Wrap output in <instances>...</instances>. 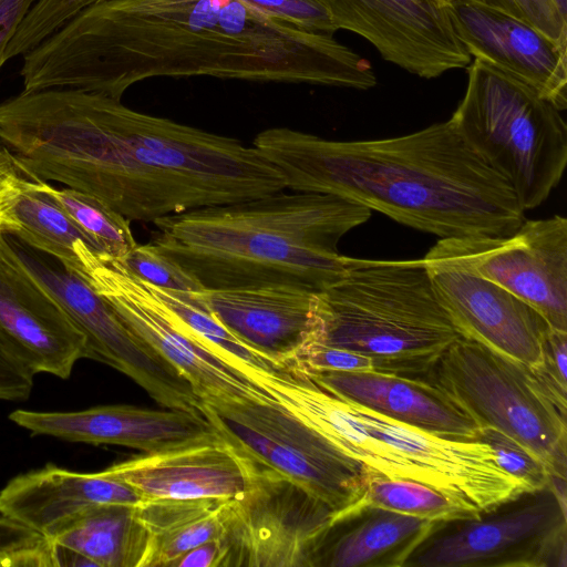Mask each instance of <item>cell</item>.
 Wrapping results in <instances>:
<instances>
[{"label":"cell","mask_w":567,"mask_h":567,"mask_svg":"<svg viewBox=\"0 0 567 567\" xmlns=\"http://www.w3.org/2000/svg\"><path fill=\"white\" fill-rule=\"evenodd\" d=\"M23 92L71 89L121 100L158 76H214L368 90V60L333 35L268 16L241 0H105L25 52Z\"/></svg>","instance_id":"obj_1"},{"label":"cell","mask_w":567,"mask_h":567,"mask_svg":"<svg viewBox=\"0 0 567 567\" xmlns=\"http://www.w3.org/2000/svg\"><path fill=\"white\" fill-rule=\"evenodd\" d=\"M254 146L287 188L337 196L440 238L508 236L525 220L511 186L451 118L367 141L272 127L257 134Z\"/></svg>","instance_id":"obj_2"},{"label":"cell","mask_w":567,"mask_h":567,"mask_svg":"<svg viewBox=\"0 0 567 567\" xmlns=\"http://www.w3.org/2000/svg\"><path fill=\"white\" fill-rule=\"evenodd\" d=\"M370 217V209L337 196L280 192L159 217L151 244L206 290L290 286L318 292L352 266L338 244Z\"/></svg>","instance_id":"obj_3"},{"label":"cell","mask_w":567,"mask_h":567,"mask_svg":"<svg viewBox=\"0 0 567 567\" xmlns=\"http://www.w3.org/2000/svg\"><path fill=\"white\" fill-rule=\"evenodd\" d=\"M111 102L81 90L22 91L0 103V143L42 179L87 193L130 221L186 212L136 161Z\"/></svg>","instance_id":"obj_4"},{"label":"cell","mask_w":567,"mask_h":567,"mask_svg":"<svg viewBox=\"0 0 567 567\" xmlns=\"http://www.w3.org/2000/svg\"><path fill=\"white\" fill-rule=\"evenodd\" d=\"M460 337L423 259L354 258L343 278L315 292L306 341L367 355L377 371L419 379Z\"/></svg>","instance_id":"obj_5"},{"label":"cell","mask_w":567,"mask_h":567,"mask_svg":"<svg viewBox=\"0 0 567 567\" xmlns=\"http://www.w3.org/2000/svg\"><path fill=\"white\" fill-rule=\"evenodd\" d=\"M560 112L529 85L474 59L451 121L525 212L543 204L565 172L567 125Z\"/></svg>","instance_id":"obj_6"},{"label":"cell","mask_w":567,"mask_h":567,"mask_svg":"<svg viewBox=\"0 0 567 567\" xmlns=\"http://www.w3.org/2000/svg\"><path fill=\"white\" fill-rule=\"evenodd\" d=\"M417 380L456 402L478 426L512 436L566 477L567 394L534 368L478 341L460 337Z\"/></svg>","instance_id":"obj_7"},{"label":"cell","mask_w":567,"mask_h":567,"mask_svg":"<svg viewBox=\"0 0 567 567\" xmlns=\"http://www.w3.org/2000/svg\"><path fill=\"white\" fill-rule=\"evenodd\" d=\"M111 110L136 161L187 210L287 189L284 175L255 146L134 111L114 97Z\"/></svg>","instance_id":"obj_8"},{"label":"cell","mask_w":567,"mask_h":567,"mask_svg":"<svg viewBox=\"0 0 567 567\" xmlns=\"http://www.w3.org/2000/svg\"><path fill=\"white\" fill-rule=\"evenodd\" d=\"M566 513L548 482L475 514L432 520L402 567H566Z\"/></svg>","instance_id":"obj_9"},{"label":"cell","mask_w":567,"mask_h":567,"mask_svg":"<svg viewBox=\"0 0 567 567\" xmlns=\"http://www.w3.org/2000/svg\"><path fill=\"white\" fill-rule=\"evenodd\" d=\"M0 260L58 303L85 338L87 359L124 373L167 409L200 414L202 400L189 382L136 337L81 274L3 231Z\"/></svg>","instance_id":"obj_10"},{"label":"cell","mask_w":567,"mask_h":567,"mask_svg":"<svg viewBox=\"0 0 567 567\" xmlns=\"http://www.w3.org/2000/svg\"><path fill=\"white\" fill-rule=\"evenodd\" d=\"M200 413L256 464L292 480L334 513L362 495L368 466L344 454L276 399L205 396Z\"/></svg>","instance_id":"obj_11"},{"label":"cell","mask_w":567,"mask_h":567,"mask_svg":"<svg viewBox=\"0 0 567 567\" xmlns=\"http://www.w3.org/2000/svg\"><path fill=\"white\" fill-rule=\"evenodd\" d=\"M74 250L81 274L111 306L122 322L171 363L199 399L224 396L268 401L272 396L235 362L198 337L118 259L78 241Z\"/></svg>","instance_id":"obj_12"},{"label":"cell","mask_w":567,"mask_h":567,"mask_svg":"<svg viewBox=\"0 0 567 567\" xmlns=\"http://www.w3.org/2000/svg\"><path fill=\"white\" fill-rule=\"evenodd\" d=\"M333 514L292 480L256 464L250 486L230 498L221 567H309Z\"/></svg>","instance_id":"obj_13"},{"label":"cell","mask_w":567,"mask_h":567,"mask_svg":"<svg viewBox=\"0 0 567 567\" xmlns=\"http://www.w3.org/2000/svg\"><path fill=\"white\" fill-rule=\"evenodd\" d=\"M429 252L455 260L567 331V218L524 220L503 237L441 238Z\"/></svg>","instance_id":"obj_14"},{"label":"cell","mask_w":567,"mask_h":567,"mask_svg":"<svg viewBox=\"0 0 567 567\" xmlns=\"http://www.w3.org/2000/svg\"><path fill=\"white\" fill-rule=\"evenodd\" d=\"M337 30L367 39L382 58L424 79L472 62L449 0H321Z\"/></svg>","instance_id":"obj_15"},{"label":"cell","mask_w":567,"mask_h":567,"mask_svg":"<svg viewBox=\"0 0 567 567\" xmlns=\"http://www.w3.org/2000/svg\"><path fill=\"white\" fill-rule=\"evenodd\" d=\"M423 260L436 297L461 337L530 368L542 364L550 326L539 312L455 260L429 251Z\"/></svg>","instance_id":"obj_16"},{"label":"cell","mask_w":567,"mask_h":567,"mask_svg":"<svg viewBox=\"0 0 567 567\" xmlns=\"http://www.w3.org/2000/svg\"><path fill=\"white\" fill-rule=\"evenodd\" d=\"M447 4L454 30L471 56L529 85L560 111L567 107V43L474 0Z\"/></svg>","instance_id":"obj_17"},{"label":"cell","mask_w":567,"mask_h":567,"mask_svg":"<svg viewBox=\"0 0 567 567\" xmlns=\"http://www.w3.org/2000/svg\"><path fill=\"white\" fill-rule=\"evenodd\" d=\"M9 419L35 435L74 443L122 445L145 454L175 449L215 432L202 414L132 405H103L74 412L16 410Z\"/></svg>","instance_id":"obj_18"},{"label":"cell","mask_w":567,"mask_h":567,"mask_svg":"<svg viewBox=\"0 0 567 567\" xmlns=\"http://www.w3.org/2000/svg\"><path fill=\"white\" fill-rule=\"evenodd\" d=\"M256 464L216 431L167 451L144 454L104 470L144 499L235 497L251 484Z\"/></svg>","instance_id":"obj_19"},{"label":"cell","mask_w":567,"mask_h":567,"mask_svg":"<svg viewBox=\"0 0 567 567\" xmlns=\"http://www.w3.org/2000/svg\"><path fill=\"white\" fill-rule=\"evenodd\" d=\"M0 343L32 373L68 379L86 342L58 303L0 260Z\"/></svg>","instance_id":"obj_20"},{"label":"cell","mask_w":567,"mask_h":567,"mask_svg":"<svg viewBox=\"0 0 567 567\" xmlns=\"http://www.w3.org/2000/svg\"><path fill=\"white\" fill-rule=\"evenodd\" d=\"M239 341L286 367L310 331L315 292L257 286L189 292Z\"/></svg>","instance_id":"obj_21"},{"label":"cell","mask_w":567,"mask_h":567,"mask_svg":"<svg viewBox=\"0 0 567 567\" xmlns=\"http://www.w3.org/2000/svg\"><path fill=\"white\" fill-rule=\"evenodd\" d=\"M305 375L333 395L441 436L473 441L480 429L447 394L423 380L377 370Z\"/></svg>","instance_id":"obj_22"},{"label":"cell","mask_w":567,"mask_h":567,"mask_svg":"<svg viewBox=\"0 0 567 567\" xmlns=\"http://www.w3.org/2000/svg\"><path fill=\"white\" fill-rule=\"evenodd\" d=\"M143 497L107 473H81L53 464L13 477L0 491V514L50 539L85 508L140 504Z\"/></svg>","instance_id":"obj_23"},{"label":"cell","mask_w":567,"mask_h":567,"mask_svg":"<svg viewBox=\"0 0 567 567\" xmlns=\"http://www.w3.org/2000/svg\"><path fill=\"white\" fill-rule=\"evenodd\" d=\"M431 523L357 501L332 515L309 567H402Z\"/></svg>","instance_id":"obj_24"},{"label":"cell","mask_w":567,"mask_h":567,"mask_svg":"<svg viewBox=\"0 0 567 567\" xmlns=\"http://www.w3.org/2000/svg\"><path fill=\"white\" fill-rule=\"evenodd\" d=\"M50 184L0 143V231L60 259L78 270L74 246L93 247L50 194ZM94 248V247H93Z\"/></svg>","instance_id":"obj_25"},{"label":"cell","mask_w":567,"mask_h":567,"mask_svg":"<svg viewBox=\"0 0 567 567\" xmlns=\"http://www.w3.org/2000/svg\"><path fill=\"white\" fill-rule=\"evenodd\" d=\"M231 497L154 498L137 505L147 544L141 567H171L192 548L220 538Z\"/></svg>","instance_id":"obj_26"},{"label":"cell","mask_w":567,"mask_h":567,"mask_svg":"<svg viewBox=\"0 0 567 567\" xmlns=\"http://www.w3.org/2000/svg\"><path fill=\"white\" fill-rule=\"evenodd\" d=\"M137 505L90 506L64 524L51 542L81 553L96 567H141L147 537Z\"/></svg>","instance_id":"obj_27"},{"label":"cell","mask_w":567,"mask_h":567,"mask_svg":"<svg viewBox=\"0 0 567 567\" xmlns=\"http://www.w3.org/2000/svg\"><path fill=\"white\" fill-rule=\"evenodd\" d=\"M49 190L96 250L121 260L137 244L130 220L101 199L68 186Z\"/></svg>","instance_id":"obj_28"},{"label":"cell","mask_w":567,"mask_h":567,"mask_svg":"<svg viewBox=\"0 0 567 567\" xmlns=\"http://www.w3.org/2000/svg\"><path fill=\"white\" fill-rule=\"evenodd\" d=\"M152 289L198 337L235 362L254 381L256 373L278 372L286 368L239 341L189 292L155 286Z\"/></svg>","instance_id":"obj_29"},{"label":"cell","mask_w":567,"mask_h":567,"mask_svg":"<svg viewBox=\"0 0 567 567\" xmlns=\"http://www.w3.org/2000/svg\"><path fill=\"white\" fill-rule=\"evenodd\" d=\"M358 502L430 520L471 514L425 484L386 477L369 467L363 493Z\"/></svg>","instance_id":"obj_30"},{"label":"cell","mask_w":567,"mask_h":567,"mask_svg":"<svg viewBox=\"0 0 567 567\" xmlns=\"http://www.w3.org/2000/svg\"><path fill=\"white\" fill-rule=\"evenodd\" d=\"M105 0H37L10 41L7 61L38 45L83 9Z\"/></svg>","instance_id":"obj_31"},{"label":"cell","mask_w":567,"mask_h":567,"mask_svg":"<svg viewBox=\"0 0 567 567\" xmlns=\"http://www.w3.org/2000/svg\"><path fill=\"white\" fill-rule=\"evenodd\" d=\"M473 441L488 444L498 465L527 488H540L548 484L549 471L545 463L512 436L492 426H481Z\"/></svg>","instance_id":"obj_32"},{"label":"cell","mask_w":567,"mask_h":567,"mask_svg":"<svg viewBox=\"0 0 567 567\" xmlns=\"http://www.w3.org/2000/svg\"><path fill=\"white\" fill-rule=\"evenodd\" d=\"M120 261L133 276L152 286L185 292L204 290L190 275L151 243L136 244Z\"/></svg>","instance_id":"obj_33"},{"label":"cell","mask_w":567,"mask_h":567,"mask_svg":"<svg viewBox=\"0 0 567 567\" xmlns=\"http://www.w3.org/2000/svg\"><path fill=\"white\" fill-rule=\"evenodd\" d=\"M0 567H53L52 542L0 514Z\"/></svg>","instance_id":"obj_34"},{"label":"cell","mask_w":567,"mask_h":567,"mask_svg":"<svg viewBox=\"0 0 567 567\" xmlns=\"http://www.w3.org/2000/svg\"><path fill=\"white\" fill-rule=\"evenodd\" d=\"M286 368L303 374L319 371H371L374 370V362L353 351L306 341Z\"/></svg>","instance_id":"obj_35"},{"label":"cell","mask_w":567,"mask_h":567,"mask_svg":"<svg viewBox=\"0 0 567 567\" xmlns=\"http://www.w3.org/2000/svg\"><path fill=\"white\" fill-rule=\"evenodd\" d=\"M305 31L333 35L337 30L321 0H241Z\"/></svg>","instance_id":"obj_36"},{"label":"cell","mask_w":567,"mask_h":567,"mask_svg":"<svg viewBox=\"0 0 567 567\" xmlns=\"http://www.w3.org/2000/svg\"><path fill=\"white\" fill-rule=\"evenodd\" d=\"M522 19L550 39L567 43V18L554 0H474Z\"/></svg>","instance_id":"obj_37"},{"label":"cell","mask_w":567,"mask_h":567,"mask_svg":"<svg viewBox=\"0 0 567 567\" xmlns=\"http://www.w3.org/2000/svg\"><path fill=\"white\" fill-rule=\"evenodd\" d=\"M33 377L34 373L0 343V400H28L33 388Z\"/></svg>","instance_id":"obj_38"},{"label":"cell","mask_w":567,"mask_h":567,"mask_svg":"<svg viewBox=\"0 0 567 567\" xmlns=\"http://www.w3.org/2000/svg\"><path fill=\"white\" fill-rule=\"evenodd\" d=\"M543 369L560 385L567 388V331L549 328L544 341Z\"/></svg>","instance_id":"obj_39"},{"label":"cell","mask_w":567,"mask_h":567,"mask_svg":"<svg viewBox=\"0 0 567 567\" xmlns=\"http://www.w3.org/2000/svg\"><path fill=\"white\" fill-rule=\"evenodd\" d=\"M37 0H0V69L7 62V48Z\"/></svg>","instance_id":"obj_40"},{"label":"cell","mask_w":567,"mask_h":567,"mask_svg":"<svg viewBox=\"0 0 567 567\" xmlns=\"http://www.w3.org/2000/svg\"><path fill=\"white\" fill-rule=\"evenodd\" d=\"M224 545L221 538L205 542L177 558L171 567H221Z\"/></svg>","instance_id":"obj_41"},{"label":"cell","mask_w":567,"mask_h":567,"mask_svg":"<svg viewBox=\"0 0 567 567\" xmlns=\"http://www.w3.org/2000/svg\"><path fill=\"white\" fill-rule=\"evenodd\" d=\"M53 567H82L95 564L81 553L52 542ZM96 567V566H95Z\"/></svg>","instance_id":"obj_42"},{"label":"cell","mask_w":567,"mask_h":567,"mask_svg":"<svg viewBox=\"0 0 567 567\" xmlns=\"http://www.w3.org/2000/svg\"><path fill=\"white\" fill-rule=\"evenodd\" d=\"M559 12L567 18V0H554Z\"/></svg>","instance_id":"obj_43"}]
</instances>
